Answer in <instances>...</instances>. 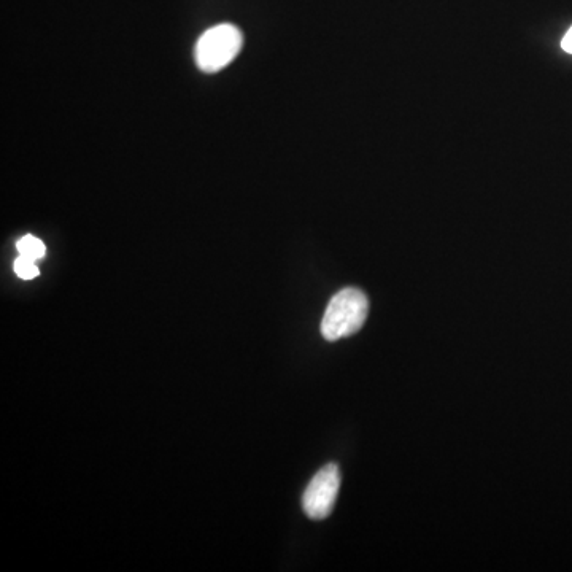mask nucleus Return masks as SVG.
<instances>
[{"mask_svg":"<svg viewBox=\"0 0 572 572\" xmlns=\"http://www.w3.org/2000/svg\"><path fill=\"white\" fill-rule=\"evenodd\" d=\"M369 314V299L358 288H344L334 294L321 320V334L326 341H339L363 328Z\"/></svg>","mask_w":572,"mask_h":572,"instance_id":"1","label":"nucleus"},{"mask_svg":"<svg viewBox=\"0 0 572 572\" xmlns=\"http://www.w3.org/2000/svg\"><path fill=\"white\" fill-rule=\"evenodd\" d=\"M244 43L242 32L232 24H218L205 31L196 43V64L202 72L215 74L239 55Z\"/></svg>","mask_w":572,"mask_h":572,"instance_id":"2","label":"nucleus"},{"mask_svg":"<svg viewBox=\"0 0 572 572\" xmlns=\"http://www.w3.org/2000/svg\"><path fill=\"white\" fill-rule=\"evenodd\" d=\"M341 488V471L337 464H326L315 474L302 496V507L312 520H325L336 506Z\"/></svg>","mask_w":572,"mask_h":572,"instance_id":"3","label":"nucleus"},{"mask_svg":"<svg viewBox=\"0 0 572 572\" xmlns=\"http://www.w3.org/2000/svg\"><path fill=\"white\" fill-rule=\"evenodd\" d=\"M16 247H18L20 256L32 259V261H39V259L47 255V247H45L42 240L37 239L35 236H24L23 239L18 240Z\"/></svg>","mask_w":572,"mask_h":572,"instance_id":"4","label":"nucleus"},{"mask_svg":"<svg viewBox=\"0 0 572 572\" xmlns=\"http://www.w3.org/2000/svg\"><path fill=\"white\" fill-rule=\"evenodd\" d=\"M13 267H15V274L23 280L35 279V277H39L40 274L39 267L35 266V261L24 258V256H20V258L16 259L15 266Z\"/></svg>","mask_w":572,"mask_h":572,"instance_id":"5","label":"nucleus"},{"mask_svg":"<svg viewBox=\"0 0 572 572\" xmlns=\"http://www.w3.org/2000/svg\"><path fill=\"white\" fill-rule=\"evenodd\" d=\"M561 48L568 51L569 55H572V28L569 29L568 34L565 35V39L561 42Z\"/></svg>","mask_w":572,"mask_h":572,"instance_id":"6","label":"nucleus"}]
</instances>
